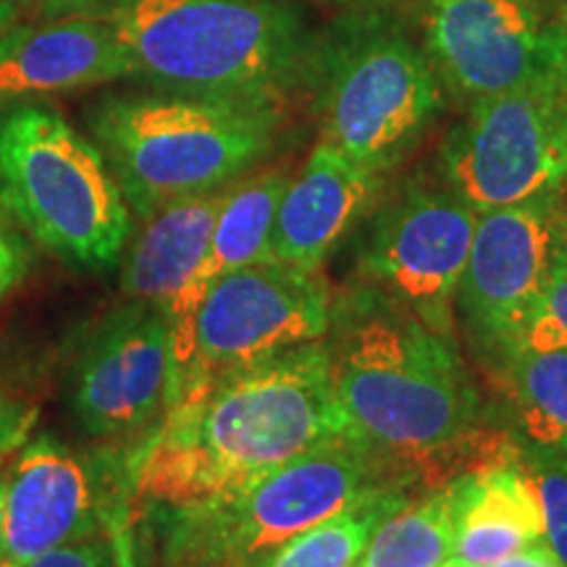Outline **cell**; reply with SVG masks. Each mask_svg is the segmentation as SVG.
<instances>
[{"label":"cell","mask_w":567,"mask_h":567,"mask_svg":"<svg viewBox=\"0 0 567 567\" xmlns=\"http://www.w3.org/2000/svg\"><path fill=\"white\" fill-rule=\"evenodd\" d=\"M339 436L329 344L292 347L168 408L130 460L132 496L142 509L195 505Z\"/></svg>","instance_id":"1"},{"label":"cell","mask_w":567,"mask_h":567,"mask_svg":"<svg viewBox=\"0 0 567 567\" xmlns=\"http://www.w3.org/2000/svg\"><path fill=\"white\" fill-rule=\"evenodd\" d=\"M329 350L347 436L402 476V465L463 457L481 436V400L455 337L368 289L342 305Z\"/></svg>","instance_id":"2"},{"label":"cell","mask_w":567,"mask_h":567,"mask_svg":"<svg viewBox=\"0 0 567 567\" xmlns=\"http://www.w3.org/2000/svg\"><path fill=\"white\" fill-rule=\"evenodd\" d=\"M103 19L134 80L189 95L279 103L313 53L284 0H111Z\"/></svg>","instance_id":"3"},{"label":"cell","mask_w":567,"mask_h":567,"mask_svg":"<svg viewBox=\"0 0 567 567\" xmlns=\"http://www.w3.org/2000/svg\"><path fill=\"white\" fill-rule=\"evenodd\" d=\"M87 126L132 213L147 218L179 197L229 187L264 161L279 103L155 87L103 97Z\"/></svg>","instance_id":"4"},{"label":"cell","mask_w":567,"mask_h":567,"mask_svg":"<svg viewBox=\"0 0 567 567\" xmlns=\"http://www.w3.org/2000/svg\"><path fill=\"white\" fill-rule=\"evenodd\" d=\"M396 481L410 484L339 436L213 499L145 513L163 567H260L289 538Z\"/></svg>","instance_id":"5"},{"label":"cell","mask_w":567,"mask_h":567,"mask_svg":"<svg viewBox=\"0 0 567 567\" xmlns=\"http://www.w3.org/2000/svg\"><path fill=\"white\" fill-rule=\"evenodd\" d=\"M0 208L66 264L109 271L132 239V208L103 153L59 111H0Z\"/></svg>","instance_id":"6"},{"label":"cell","mask_w":567,"mask_h":567,"mask_svg":"<svg viewBox=\"0 0 567 567\" xmlns=\"http://www.w3.org/2000/svg\"><path fill=\"white\" fill-rule=\"evenodd\" d=\"M308 69L321 140L373 172L405 158L444 109L434 63L381 17L339 21Z\"/></svg>","instance_id":"7"},{"label":"cell","mask_w":567,"mask_h":567,"mask_svg":"<svg viewBox=\"0 0 567 567\" xmlns=\"http://www.w3.org/2000/svg\"><path fill=\"white\" fill-rule=\"evenodd\" d=\"M331 318L334 300L321 271L266 260L221 276L195 313L172 405L205 392L226 373L321 342Z\"/></svg>","instance_id":"8"},{"label":"cell","mask_w":567,"mask_h":567,"mask_svg":"<svg viewBox=\"0 0 567 567\" xmlns=\"http://www.w3.org/2000/svg\"><path fill=\"white\" fill-rule=\"evenodd\" d=\"M442 176L486 213L567 189V84H536L473 101L446 134Z\"/></svg>","instance_id":"9"},{"label":"cell","mask_w":567,"mask_h":567,"mask_svg":"<svg viewBox=\"0 0 567 567\" xmlns=\"http://www.w3.org/2000/svg\"><path fill=\"white\" fill-rule=\"evenodd\" d=\"M423 51L457 101L567 84V17L549 0H429Z\"/></svg>","instance_id":"10"},{"label":"cell","mask_w":567,"mask_h":567,"mask_svg":"<svg viewBox=\"0 0 567 567\" xmlns=\"http://www.w3.org/2000/svg\"><path fill=\"white\" fill-rule=\"evenodd\" d=\"M174 384L168 308L130 300L84 339L69 368L66 400L84 434L116 444L151 434L172 405Z\"/></svg>","instance_id":"11"},{"label":"cell","mask_w":567,"mask_h":567,"mask_svg":"<svg viewBox=\"0 0 567 567\" xmlns=\"http://www.w3.org/2000/svg\"><path fill=\"white\" fill-rule=\"evenodd\" d=\"M565 234V189L478 213L455 310L473 344L496 365L515 352Z\"/></svg>","instance_id":"12"},{"label":"cell","mask_w":567,"mask_h":567,"mask_svg":"<svg viewBox=\"0 0 567 567\" xmlns=\"http://www.w3.org/2000/svg\"><path fill=\"white\" fill-rule=\"evenodd\" d=\"M476 224L478 210L446 184L413 182L381 213L360 255L368 289L436 334L455 337V300Z\"/></svg>","instance_id":"13"},{"label":"cell","mask_w":567,"mask_h":567,"mask_svg":"<svg viewBox=\"0 0 567 567\" xmlns=\"http://www.w3.org/2000/svg\"><path fill=\"white\" fill-rule=\"evenodd\" d=\"M6 526L0 567H19L45 551L111 534L132 513V486L51 434L30 436L6 471Z\"/></svg>","instance_id":"14"},{"label":"cell","mask_w":567,"mask_h":567,"mask_svg":"<svg viewBox=\"0 0 567 567\" xmlns=\"http://www.w3.org/2000/svg\"><path fill=\"white\" fill-rule=\"evenodd\" d=\"M134 80V69L105 19L63 17L0 32V105Z\"/></svg>","instance_id":"15"},{"label":"cell","mask_w":567,"mask_h":567,"mask_svg":"<svg viewBox=\"0 0 567 567\" xmlns=\"http://www.w3.org/2000/svg\"><path fill=\"white\" fill-rule=\"evenodd\" d=\"M379 193L381 172L318 140L279 200L271 231V260L305 271H321L331 250L371 210Z\"/></svg>","instance_id":"16"},{"label":"cell","mask_w":567,"mask_h":567,"mask_svg":"<svg viewBox=\"0 0 567 567\" xmlns=\"http://www.w3.org/2000/svg\"><path fill=\"white\" fill-rule=\"evenodd\" d=\"M287 184L289 176L284 172H264L247 176L243 182H231L226 187L208 252H205L195 279L187 284L179 300L168 310L174 331L176 384H179L184 363H187L189 331H193L195 313L205 292L226 274L271 260V231Z\"/></svg>","instance_id":"17"},{"label":"cell","mask_w":567,"mask_h":567,"mask_svg":"<svg viewBox=\"0 0 567 567\" xmlns=\"http://www.w3.org/2000/svg\"><path fill=\"white\" fill-rule=\"evenodd\" d=\"M226 187L166 203L142 218V229L126 245L122 292L126 300H145L172 310L195 279L221 210Z\"/></svg>","instance_id":"18"},{"label":"cell","mask_w":567,"mask_h":567,"mask_svg":"<svg viewBox=\"0 0 567 567\" xmlns=\"http://www.w3.org/2000/svg\"><path fill=\"white\" fill-rule=\"evenodd\" d=\"M542 538V507L520 460L467 473L452 559L488 567Z\"/></svg>","instance_id":"19"},{"label":"cell","mask_w":567,"mask_h":567,"mask_svg":"<svg viewBox=\"0 0 567 567\" xmlns=\"http://www.w3.org/2000/svg\"><path fill=\"white\" fill-rule=\"evenodd\" d=\"M465 476L446 481L421 499H408L373 530L354 567H442L455 555Z\"/></svg>","instance_id":"20"},{"label":"cell","mask_w":567,"mask_h":567,"mask_svg":"<svg viewBox=\"0 0 567 567\" xmlns=\"http://www.w3.org/2000/svg\"><path fill=\"white\" fill-rule=\"evenodd\" d=\"M502 371L526 450L567 455V347L517 350Z\"/></svg>","instance_id":"21"},{"label":"cell","mask_w":567,"mask_h":567,"mask_svg":"<svg viewBox=\"0 0 567 567\" xmlns=\"http://www.w3.org/2000/svg\"><path fill=\"white\" fill-rule=\"evenodd\" d=\"M405 488L402 481L373 488L342 513L289 538L260 567H354L373 530L410 499Z\"/></svg>","instance_id":"22"},{"label":"cell","mask_w":567,"mask_h":567,"mask_svg":"<svg viewBox=\"0 0 567 567\" xmlns=\"http://www.w3.org/2000/svg\"><path fill=\"white\" fill-rule=\"evenodd\" d=\"M538 496L544 520V544L567 567V455L526 450L520 457Z\"/></svg>","instance_id":"23"},{"label":"cell","mask_w":567,"mask_h":567,"mask_svg":"<svg viewBox=\"0 0 567 567\" xmlns=\"http://www.w3.org/2000/svg\"><path fill=\"white\" fill-rule=\"evenodd\" d=\"M567 347V234L557 245L547 287L530 313L526 329L517 339V350H551Z\"/></svg>","instance_id":"24"},{"label":"cell","mask_w":567,"mask_h":567,"mask_svg":"<svg viewBox=\"0 0 567 567\" xmlns=\"http://www.w3.org/2000/svg\"><path fill=\"white\" fill-rule=\"evenodd\" d=\"M19 567H122L116 538L111 534L90 536L66 547L51 549Z\"/></svg>","instance_id":"25"},{"label":"cell","mask_w":567,"mask_h":567,"mask_svg":"<svg viewBox=\"0 0 567 567\" xmlns=\"http://www.w3.org/2000/svg\"><path fill=\"white\" fill-rule=\"evenodd\" d=\"M40 421V408L21 396L0 392V473L21 446L32 436L34 425Z\"/></svg>","instance_id":"26"},{"label":"cell","mask_w":567,"mask_h":567,"mask_svg":"<svg viewBox=\"0 0 567 567\" xmlns=\"http://www.w3.org/2000/svg\"><path fill=\"white\" fill-rule=\"evenodd\" d=\"M30 268V247L0 224V302L24 279Z\"/></svg>","instance_id":"27"},{"label":"cell","mask_w":567,"mask_h":567,"mask_svg":"<svg viewBox=\"0 0 567 567\" xmlns=\"http://www.w3.org/2000/svg\"><path fill=\"white\" fill-rule=\"evenodd\" d=\"M488 567H565L559 559L551 555V549L542 542L530 544V547L515 551V555H509L505 559H499V563L488 565Z\"/></svg>","instance_id":"28"},{"label":"cell","mask_w":567,"mask_h":567,"mask_svg":"<svg viewBox=\"0 0 567 567\" xmlns=\"http://www.w3.org/2000/svg\"><path fill=\"white\" fill-rule=\"evenodd\" d=\"M17 6H34L42 13H61V17H69V13H82V11H92L95 6L109 3V0H11Z\"/></svg>","instance_id":"29"},{"label":"cell","mask_w":567,"mask_h":567,"mask_svg":"<svg viewBox=\"0 0 567 567\" xmlns=\"http://www.w3.org/2000/svg\"><path fill=\"white\" fill-rule=\"evenodd\" d=\"M118 555H122V567H137V551H134V534H132V513L122 517L113 528Z\"/></svg>","instance_id":"30"},{"label":"cell","mask_w":567,"mask_h":567,"mask_svg":"<svg viewBox=\"0 0 567 567\" xmlns=\"http://www.w3.org/2000/svg\"><path fill=\"white\" fill-rule=\"evenodd\" d=\"M21 6L11 3V0H0V32H6L19 21Z\"/></svg>","instance_id":"31"},{"label":"cell","mask_w":567,"mask_h":567,"mask_svg":"<svg viewBox=\"0 0 567 567\" xmlns=\"http://www.w3.org/2000/svg\"><path fill=\"white\" fill-rule=\"evenodd\" d=\"M6 471L0 473V555H3V526H6Z\"/></svg>","instance_id":"32"},{"label":"cell","mask_w":567,"mask_h":567,"mask_svg":"<svg viewBox=\"0 0 567 567\" xmlns=\"http://www.w3.org/2000/svg\"><path fill=\"white\" fill-rule=\"evenodd\" d=\"M442 567H465V565H463V563H457V559H450V563L442 565Z\"/></svg>","instance_id":"33"}]
</instances>
